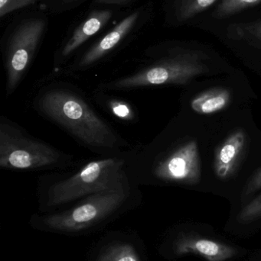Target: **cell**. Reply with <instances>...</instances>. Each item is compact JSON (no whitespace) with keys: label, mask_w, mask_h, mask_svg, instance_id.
I'll use <instances>...</instances> for the list:
<instances>
[{"label":"cell","mask_w":261,"mask_h":261,"mask_svg":"<svg viewBox=\"0 0 261 261\" xmlns=\"http://www.w3.org/2000/svg\"><path fill=\"white\" fill-rule=\"evenodd\" d=\"M150 167L153 178L165 182L196 185L201 179L200 158L196 141H189L155 158Z\"/></svg>","instance_id":"obj_7"},{"label":"cell","mask_w":261,"mask_h":261,"mask_svg":"<svg viewBox=\"0 0 261 261\" xmlns=\"http://www.w3.org/2000/svg\"><path fill=\"white\" fill-rule=\"evenodd\" d=\"M48 117L68 130L81 142L93 148H113L116 134L78 95L65 88H53L38 100Z\"/></svg>","instance_id":"obj_1"},{"label":"cell","mask_w":261,"mask_h":261,"mask_svg":"<svg viewBox=\"0 0 261 261\" xmlns=\"http://www.w3.org/2000/svg\"><path fill=\"white\" fill-rule=\"evenodd\" d=\"M230 102L229 90L225 88L210 89L193 98L191 108L199 114H211L226 108Z\"/></svg>","instance_id":"obj_13"},{"label":"cell","mask_w":261,"mask_h":261,"mask_svg":"<svg viewBox=\"0 0 261 261\" xmlns=\"http://www.w3.org/2000/svg\"><path fill=\"white\" fill-rule=\"evenodd\" d=\"M44 27L42 19L29 20L21 24L14 34L6 62L8 94L15 90L27 69L44 32Z\"/></svg>","instance_id":"obj_8"},{"label":"cell","mask_w":261,"mask_h":261,"mask_svg":"<svg viewBox=\"0 0 261 261\" xmlns=\"http://www.w3.org/2000/svg\"><path fill=\"white\" fill-rule=\"evenodd\" d=\"M61 159L56 149L32 138L2 119L0 167L11 170H35L55 165Z\"/></svg>","instance_id":"obj_5"},{"label":"cell","mask_w":261,"mask_h":261,"mask_svg":"<svg viewBox=\"0 0 261 261\" xmlns=\"http://www.w3.org/2000/svg\"><path fill=\"white\" fill-rule=\"evenodd\" d=\"M261 3V0H221L212 13L216 19H225Z\"/></svg>","instance_id":"obj_17"},{"label":"cell","mask_w":261,"mask_h":261,"mask_svg":"<svg viewBox=\"0 0 261 261\" xmlns=\"http://www.w3.org/2000/svg\"><path fill=\"white\" fill-rule=\"evenodd\" d=\"M207 60V55L200 50H183L134 74L110 83L107 88L131 90L167 84L186 85L194 78L209 72Z\"/></svg>","instance_id":"obj_4"},{"label":"cell","mask_w":261,"mask_h":261,"mask_svg":"<svg viewBox=\"0 0 261 261\" xmlns=\"http://www.w3.org/2000/svg\"><path fill=\"white\" fill-rule=\"evenodd\" d=\"M129 0H96L97 3H104V4L122 5L127 3Z\"/></svg>","instance_id":"obj_22"},{"label":"cell","mask_w":261,"mask_h":261,"mask_svg":"<svg viewBox=\"0 0 261 261\" xmlns=\"http://www.w3.org/2000/svg\"><path fill=\"white\" fill-rule=\"evenodd\" d=\"M129 187L125 160L107 158L91 161L67 179L49 189L47 204L56 206L85 196Z\"/></svg>","instance_id":"obj_2"},{"label":"cell","mask_w":261,"mask_h":261,"mask_svg":"<svg viewBox=\"0 0 261 261\" xmlns=\"http://www.w3.org/2000/svg\"><path fill=\"white\" fill-rule=\"evenodd\" d=\"M9 1V0H0V8L3 7V6L6 5Z\"/></svg>","instance_id":"obj_23"},{"label":"cell","mask_w":261,"mask_h":261,"mask_svg":"<svg viewBox=\"0 0 261 261\" xmlns=\"http://www.w3.org/2000/svg\"><path fill=\"white\" fill-rule=\"evenodd\" d=\"M261 189V169L257 170L254 176L250 179L249 182L245 184L240 199V207L248 203L251 199L254 197V195Z\"/></svg>","instance_id":"obj_18"},{"label":"cell","mask_w":261,"mask_h":261,"mask_svg":"<svg viewBox=\"0 0 261 261\" xmlns=\"http://www.w3.org/2000/svg\"><path fill=\"white\" fill-rule=\"evenodd\" d=\"M247 136L243 130H236L218 147L215 153L216 176L226 180L233 176L242 162L246 148Z\"/></svg>","instance_id":"obj_9"},{"label":"cell","mask_w":261,"mask_h":261,"mask_svg":"<svg viewBox=\"0 0 261 261\" xmlns=\"http://www.w3.org/2000/svg\"><path fill=\"white\" fill-rule=\"evenodd\" d=\"M110 112L118 119L130 121L134 119V113L127 102L118 99H110L107 102Z\"/></svg>","instance_id":"obj_19"},{"label":"cell","mask_w":261,"mask_h":261,"mask_svg":"<svg viewBox=\"0 0 261 261\" xmlns=\"http://www.w3.org/2000/svg\"><path fill=\"white\" fill-rule=\"evenodd\" d=\"M169 258L193 256L203 261H242L253 251L239 245L206 224H182L175 228L167 244Z\"/></svg>","instance_id":"obj_3"},{"label":"cell","mask_w":261,"mask_h":261,"mask_svg":"<svg viewBox=\"0 0 261 261\" xmlns=\"http://www.w3.org/2000/svg\"><path fill=\"white\" fill-rule=\"evenodd\" d=\"M139 13L135 12L124 18L115 26L99 42L97 43L81 58L79 66L81 67L91 65L111 50L126 36L138 18Z\"/></svg>","instance_id":"obj_11"},{"label":"cell","mask_w":261,"mask_h":261,"mask_svg":"<svg viewBox=\"0 0 261 261\" xmlns=\"http://www.w3.org/2000/svg\"><path fill=\"white\" fill-rule=\"evenodd\" d=\"M36 0H9L6 5L0 8V16L3 17L9 12L33 4Z\"/></svg>","instance_id":"obj_20"},{"label":"cell","mask_w":261,"mask_h":261,"mask_svg":"<svg viewBox=\"0 0 261 261\" xmlns=\"http://www.w3.org/2000/svg\"><path fill=\"white\" fill-rule=\"evenodd\" d=\"M229 32L233 39L246 41L261 48V19L235 23L230 27Z\"/></svg>","instance_id":"obj_14"},{"label":"cell","mask_w":261,"mask_h":261,"mask_svg":"<svg viewBox=\"0 0 261 261\" xmlns=\"http://www.w3.org/2000/svg\"><path fill=\"white\" fill-rule=\"evenodd\" d=\"M128 196L129 187L90 195L67 211L44 218L43 225L52 231L60 232L83 231L119 210Z\"/></svg>","instance_id":"obj_6"},{"label":"cell","mask_w":261,"mask_h":261,"mask_svg":"<svg viewBox=\"0 0 261 261\" xmlns=\"http://www.w3.org/2000/svg\"><path fill=\"white\" fill-rule=\"evenodd\" d=\"M98 261H141L133 245L128 243L113 244L101 251Z\"/></svg>","instance_id":"obj_15"},{"label":"cell","mask_w":261,"mask_h":261,"mask_svg":"<svg viewBox=\"0 0 261 261\" xmlns=\"http://www.w3.org/2000/svg\"><path fill=\"white\" fill-rule=\"evenodd\" d=\"M110 17V11H97L93 12L74 32L72 38L63 48L62 55L64 56H67L74 50H76L89 38L99 32L101 28L105 25L106 23L109 21Z\"/></svg>","instance_id":"obj_12"},{"label":"cell","mask_w":261,"mask_h":261,"mask_svg":"<svg viewBox=\"0 0 261 261\" xmlns=\"http://www.w3.org/2000/svg\"><path fill=\"white\" fill-rule=\"evenodd\" d=\"M242 261H261V248L253 251L248 257Z\"/></svg>","instance_id":"obj_21"},{"label":"cell","mask_w":261,"mask_h":261,"mask_svg":"<svg viewBox=\"0 0 261 261\" xmlns=\"http://www.w3.org/2000/svg\"><path fill=\"white\" fill-rule=\"evenodd\" d=\"M217 0H179L176 16L180 22L188 21L211 7Z\"/></svg>","instance_id":"obj_16"},{"label":"cell","mask_w":261,"mask_h":261,"mask_svg":"<svg viewBox=\"0 0 261 261\" xmlns=\"http://www.w3.org/2000/svg\"><path fill=\"white\" fill-rule=\"evenodd\" d=\"M261 230V193L239 208L229 219L224 231L240 239H247Z\"/></svg>","instance_id":"obj_10"}]
</instances>
